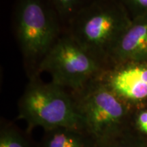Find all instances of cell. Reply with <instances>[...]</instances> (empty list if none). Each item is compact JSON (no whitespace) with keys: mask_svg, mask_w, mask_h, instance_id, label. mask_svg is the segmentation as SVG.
Returning <instances> with one entry per match:
<instances>
[{"mask_svg":"<svg viewBox=\"0 0 147 147\" xmlns=\"http://www.w3.org/2000/svg\"><path fill=\"white\" fill-rule=\"evenodd\" d=\"M131 21L118 0H95L75 16L65 32L108 69L112 53Z\"/></svg>","mask_w":147,"mask_h":147,"instance_id":"obj_1","label":"cell"},{"mask_svg":"<svg viewBox=\"0 0 147 147\" xmlns=\"http://www.w3.org/2000/svg\"><path fill=\"white\" fill-rule=\"evenodd\" d=\"M14 32L31 78L37 77L46 55L63 34L51 0H15Z\"/></svg>","mask_w":147,"mask_h":147,"instance_id":"obj_2","label":"cell"},{"mask_svg":"<svg viewBox=\"0 0 147 147\" xmlns=\"http://www.w3.org/2000/svg\"><path fill=\"white\" fill-rule=\"evenodd\" d=\"M19 117L29 128L42 127L45 130L71 127L84 130L82 119L73 95L51 82L31 78L19 101Z\"/></svg>","mask_w":147,"mask_h":147,"instance_id":"obj_3","label":"cell"},{"mask_svg":"<svg viewBox=\"0 0 147 147\" xmlns=\"http://www.w3.org/2000/svg\"><path fill=\"white\" fill-rule=\"evenodd\" d=\"M72 95L84 130L97 144L118 136L127 113V106L100 77Z\"/></svg>","mask_w":147,"mask_h":147,"instance_id":"obj_4","label":"cell"},{"mask_svg":"<svg viewBox=\"0 0 147 147\" xmlns=\"http://www.w3.org/2000/svg\"><path fill=\"white\" fill-rule=\"evenodd\" d=\"M107 69L64 31L44 58L38 74L46 71L50 74L53 83L76 92Z\"/></svg>","mask_w":147,"mask_h":147,"instance_id":"obj_5","label":"cell"},{"mask_svg":"<svg viewBox=\"0 0 147 147\" xmlns=\"http://www.w3.org/2000/svg\"><path fill=\"white\" fill-rule=\"evenodd\" d=\"M100 78L125 102H140L147 99V63L114 66Z\"/></svg>","mask_w":147,"mask_h":147,"instance_id":"obj_6","label":"cell"},{"mask_svg":"<svg viewBox=\"0 0 147 147\" xmlns=\"http://www.w3.org/2000/svg\"><path fill=\"white\" fill-rule=\"evenodd\" d=\"M135 63H147V14L132 18L112 53L110 68Z\"/></svg>","mask_w":147,"mask_h":147,"instance_id":"obj_7","label":"cell"},{"mask_svg":"<svg viewBox=\"0 0 147 147\" xmlns=\"http://www.w3.org/2000/svg\"><path fill=\"white\" fill-rule=\"evenodd\" d=\"M41 147H97V144L85 130L58 127L45 130Z\"/></svg>","mask_w":147,"mask_h":147,"instance_id":"obj_8","label":"cell"},{"mask_svg":"<svg viewBox=\"0 0 147 147\" xmlns=\"http://www.w3.org/2000/svg\"><path fill=\"white\" fill-rule=\"evenodd\" d=\"M95 0H51L65 29L75 16Z\"/></svg>","mask_w":147,"mask_h":147,"instance_id":"obj_9","label":"cell"},{"mask_svg":"<svg viewBox=\"0 0 147 147\" xmlns=\"http://www.w3.org/2000/svg\"><path fill=\"white\" fill-rule=\"evenodd\" d=\"M0 147H32L23 134L12 125H4L0 132Z\"/></svg>","mask_w":147,"mask_h":147,"instance_id":"obj_10","label":"cell"},{"mask_svg":"<svg viewBox=\"0 0 147 147\" xmlns=\"http://www.w3.org/2000/svg\"><path fill=\"white\" fill-rule=\"evenodd\" d=\"M133 18L147 14V0H118ZM131 18V19H132Z\"/></svg>","mask_w":147,"mask_h":147,"instance_id":"obj_11","label":"cell"},{"mask_svg":"<svg viewBox=\"0 0 147 147\" xmlns=\"http://www.w3.org/2000/svg\"><path fill=\"white\" fill-rule=\"evenodd\" d=\"M97 147H143L140 144L117 140V137L97 144Z\"/></svg>","mask_w":147,"mask_h":147,"instance_id":"obj_12","label":"cell"},{"mask_svg":"<svg viewBox=\"0 0 147 147\" xmlns=\"http://www.w3.org/2000/svg\"><path fill=\"white\" fill-rule=\"evenodd\" d=\"M136 122L140 131L147 135V110L140 112L136 117Z\"/></svg>","mask_w":147,"mask_h":147,"instance_id":"obj_13","label":"cell"}]
</instances>
